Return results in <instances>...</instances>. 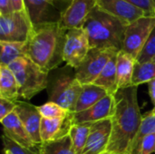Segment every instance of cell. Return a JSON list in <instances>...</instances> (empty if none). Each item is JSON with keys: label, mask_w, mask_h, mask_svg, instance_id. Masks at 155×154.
I'll list each match as a JSON object with an SVG mask.
<instances>
[{"label": "cell", "mask_w": 155, "mask_h": 154, "mask_svg": "<svg viewBox=\"0 0 155 154\" xmlns=\"http://www.w3.org/2000/svg\"><path fill=\"white\" fill-rule=\"evenodd\" d=\"M114 98L116 106L111 118L112 134L106 152L130 154L143 120L138 103V86L118 90Z\"/></svg>", "instance_id": "6da1fadb"}, {"label": "cell", "mask_w": 155, "mask_h": 154, "mask_svg": "<svg viewBox=\"0 0 155 154\" xmlns=\"http://www.w3.org/2000/svg\"><path fill=\"white\" fill-rule=\"evenodd\" d=\"M66 31L57 24L34 26L25 43V55L47 72L58 67L63 61V49Z\"/></svg>", "instance_id": "7a4b0ae2"}, {"label": "cell", "mask_w": 155, "mask_h": 154, "mask_svg": "<svg viewBox=\"0 0 155 154\" xmlns=\"http://www.w3.org/2000/svg\"><path fill=\"white\" fill-rule=\"evenodd\" d=\"M83 28L88 35L90 48L123 49L126 25L97 5L87 16Z\"/></svg>", "instance_id": "3957f363"}, {"label": "cell", "mask_w": 155, "mask_h": 154, "mask_svg": "<svg viewBox=\"0 0 155 154\" xmlns=\"http://www.w3.org/2000/svg\"><path fill=\"white\" fill-rule=\"evenodd\" d=\"M8 67L17 81L20 98L30 100L48 87L49 72L41 68L29 57L21 56Z\"/></svg>", "instance_id": "277c9868"}, {"label": "cell", "mask_w": 155, "mask_h": 154, "mask_svg": "<svg viewBox=\"0 0 155 154\" xmlns=\"http://www.w3.org/2000/svg\"><path fill=\"white\" fill-rule=\"evenodd\" d=\"M82 90L83 84L76 79L74 69L66 66L58 69L51 78L49 77L48 101L61 105L73 113Z\"/></svg>", "instance_id": "5b68a950"}, {"label": "cell", "mask_w": 155, "mask_h": 154, "mask_svg": "<svg viewBox=\"0 0 155 154\" xmlns=\"http://www.w3.org/2000/svg\"><path fill=\"white\" fill-rule=\"evenodd\" d=\"M119 53L112 48H91L81 64L74 69L76 79L84 85L94 84L107 63Z\"/></svg>", "instance_id": "8992f818"}, {"label": "cell", "mask_w": 155, "mask_h": 154, "mask_svg": "<svg viewBox=\"0 0 155 154\" xmlns=\"http://www.w3.org/2000/svg\"><path fill=\"white\" fill-rule=\"evenodd\" d=\"M34 30L26 12L0 15V41L26 43Z\"/></svg>", "instance_id": "52a82bcc"}, {"label": "cell", "mask_w": 155, "mask_h": 154, "mask_svg": "<svg viewBox=\"0 0 155 154\" xmlns=\"http://www.w3.org/2000/svg\"><path fill=\"white\" fill-rule=\"evenodd\" d=\"M154 28L155 16H143L127 25L122 50L137 58Z\"/></svg>", "instance_id": "ba28073f"}, {"label": "cell", "mask_w": 155, "mask_h": 154, "mask_svg": "<svg viewBox=\"0 0 155 154\" xmlns=\"http://www.w3.org/2000/svg\"><path fill=\"white\" fill-rule=\"evenodd\" d=\"M89 38L84 28L71 29L65 33L63 61L67 66L76 69L90 51Z\"/></svg>", "instance_id": "9c48e42d"}, {"label": "cell", "mask_w": 155, "mask_h": 154, "mask_svg": "<svg viewBox=\"0 0 155 154\" xmlns=\"http://www.w3.org/2000/svg\"><path fill=\"white\" fill-rule=\"evenodd\" d=\"M25 11L34 26L57 24L62 15V10L55 0H24Z\"/></svg>", "instance_id": "30bf717a"}, {"label": "cell", "mask_w": 155, "mask_h": 154, "mask_svg": "<svg viewBox=\"0 0 155 154\" xmlns=\"http://www.w3.org/2000/svg\"><path fill=\"white\" fill-rule=\"evenodd\" d=\"M96 6V0H74L62 13L58 22L64 31L83 28L87 16Z\"/></svg>", "instance_id": "8fae6325"}, {"label": "cell", "mask_w": 155, "mask_h": 154, "mask_svg": "<svg viewBox=\"0 0 155 154\" xmlns=\"http://www.w3.org/2000/svg\"><path fill=\"white\" fill-rule=\"evenodd\" d=\"M115 106L116 102L114 95L108 94L92 107L80 113H73V124L94 123L103 120L111 119L114 114Z\"/></svg>", "instance_id": "7c38bea8"}, {"label": "cell", "mask_w": 155, "mask_h": 154, "mask_svg": "<svg viewBox=\"0 0 155 154\" xmlns=\"http://www.w3.org/2000/svg\"><path fill=\"white\" fill-rule=\"evenodd\" d=\"M96 5L126 26L141 17L147 16L144 11L126 0H96Z\"/></svg>", "instance_id": "4fadbf2b"}, {"label": "cell", "mask_w": 155, "mask_h": 154, "mask_svg": "<svg viewBox=\"0 0 155 154\" xmlns=\"http://www.w3.org/2000/svg\"><path fill=\"white\" fill-rule=\"evenodd\" d=\"M112 134V120L106 119L93 123L82 154H104L106 152Z\"/></svg>", "instance_id": "5bb4252c"}, {"label": "cell", "mask_w": 155, "mask_h": 154, "mask_svg": "<svg viewBox=\"0 0 155 154\" xmlns=\"http://www.w3.org/2000/svg\"><path fill=\"white\" fill-rule=\"evenodd\" d=\"M16 107L15 112L18 115L20 121L25 127L27 133L31 136L34 143L37 145L42 144L40 128L42 115L38 107L25 102L16 101Z\"/></svg>", "instance_id": "9a60e30c"}, {"label": "cell", "mask_w": 155, "mask_h": 154, "mask_svg": "<svg viewBox=\"0 0 155 154\" xmlns=\"http://www.w3.org/2000/svg\"><path fill=\"white\" fill-rule=\"evenodd\" d=\"M1 123L3 125L4 135L17 144L25 148H36L41 146L34 143L15 112L4 118Z\"/></svg>", "instance_id": "2e32d148"}, {"label": "cell", "mask_w": 155, "mask_h": 154, "mask_svg": "<svg viewBox=\"0 0 155 154\" xmlns=\"http://www.w3.org/2000/svg\"><path fill=\"white\" fill-rule=\"evenodd\" d=\"M72 126V113L65 119L42 118L40 128L42 143L55 141L68 135Z\"/></svg>", "instance_id": "e0dca14e"}, {"label": "cell", "mask_w": 155, "mask_h": 154, "mask_svg": "<svg viewBox=\"0 0 155 154\" xmlns=\"http://www.w3.org/2000/svg\"><path fill=\"white\" fill-rule=\"evenodd\" d=\"M137 61L124 50L119 51L116 56V79L118 90L128 88L132 85L134 72Z\"/></svg>", "instance_id": "ac0fdd59"}, {"label": "cell", "mask_w": 155, "mask_h": 154, "mask_svg": "<svg viewBox=\"0 0 155 154\" xmlns=\"http://www.w3.org/2000/svg\"><path fill=\"white\" fill-rule=\"evenodd\" d=\"M108 94L109 93L105 89L94 84H84L74 113H80L92 107Z\"/></svg>", "instance_id": "d6986e66"}, {"label": "cell", "mask_w": 155, "mask_h": 154, "mask_svg": "<svg viewBox=\"0 0 155 154\" xmlns=\"http://www.w3.org/2000/svg\"><path fill=\"white\" fill-rule=\"evenodd\" d=\"M0 98L16 102L19 98L18 84L8 66L0 65Z\"/></svg>", "instance_id": "ffe728a7"}, {"label": "cell", "mask_w": 155, "mask_h": 154, "mask_svg": "<svg viewBox=\"0 0 155 154\" xmlns=\"http://www.w3.org/2000/svg\"><path fill=\"white\" fill-rule=\"evenodd\" d=\"M116 55H114L107 63L100 75L94 81V84L105 89L109 94L114 95L117 91V79H116Z\"/></svg>", "instance_id": "44dd1931"}, {"label": "cell", "mask_w": 155, "mask_h": 154, "mask_svg": "<svg viewBox=\"0 0 155 154\" xmlns=\"http://www.w3.org/2000/svg\"><path fill=\"white\" fill-rule=\"evenodd\" d=\"M153 133H155V114H152L149 112L143 115L142 123L132 144L130 154H141V148L143 139Z\"/></svg>", "instance_id": "7402d4cb"}, {"label": "cell", "mask_w": 155, "mask_h": 154, "mask_svg": "<svg viewBox=\"0 0 155 154\" xmlns=\"http://www.w3.org/2000/svg\"><path fill=\"white\" fill-rule=\"evenodd\" d=\"M0 65L8 66L17 58L25 55V43L0 41Z\"/></svg>", "instance_id": "603a6c76"}, {"label": "cell", "mask_w": 155, "mask_h": 154, "mask_svg": "<svg viewBox=\"0 0 155 154\" xmlns=\"http://www.w3.org/2000/svg\"><path fill=\"white\" fill-rule=\"evenodd\" d=\"M40 152L41 154H77L73 147L69 134L55 141L43 143Z\"/></svg>", "instance_id": "cb8c5ba5"}, {"label": "cell", "mask_w": 155, "mask_h": 154, "mask_svg": "<svg viewBox=\"0 0 155 154\" xmlns=\"http://www.w3.org/2000/svg\"><path fill=\"white\" fill-rule=\"evenodd\" d=\"M93 123L73 124L71 127L69 136L71 138L73 147L77 154H82L85 143L87 142Z\"/></svg>", "instance_id": "d4e9b609"}, {"label": "cell", "mask_w": 155, "mask_h": 154, "mask_svg": "<svg viewBox=\"0 0 155 154\" xmlns=\"http://www.w3.org/2000/svg\"><path fill=\"white\" fill-rule=\"evenodd\" d=\"M155 80V63L151 61L143 64L136 63L134 77H133V86H139L143 84H149Z\"/></svg>", "instance_id": "484cf974"}, {"label": "cell", "mask_w": 155, "mask_h": 154, "mask_svg": "<svg viewBox=\"0 0 155 154\" xmlns=\"http://www.w3.org/2000/svg\"><path fill=\"white\" fill-rule=\"evenodd\" d=\"M38 109L42 115V118L47 119H65L72 113L61 105L49 101L45 104L39 106Z\"/></svg>", "instance_id": "4316f807"}, {"label": "cell", "mask_w": 155, "mask_h": 154, "mask_svg": "<svg viewBox=\"0 0 155 154\" xmlns=\"http://www.w3.org/2000/svg\"><path fill=\"white\" fill-rule=\"evenodd\" d=\"M155 57V28L150 34L143 48L136 58L138 64L151 62Z\"/></svg>", "instance_id": "83f0119b"}, {"label": "cell", "mask_w": 155, "mask_h": 154, "mask_svg": "<svg viewBox=\"0 0 155 154\" xmlns=\"http://www.w3.org/2000/svg\"><path fill=\"white\" fill-rule=\"evenodd\" d=\"M2 138H3L4 150L9 152L11 154H41L40 152L41 146L36 148H25L13 142L5 135H3Z\"/></svg>", "instance_id": "f1b7e54d"}, {"label": "cell", "mask_w": 155, "mask_h": 154, "mask_svg": "<svg viewBox=\"0 0 155 154\" xmlns=\"http://www.w3.org/2000/svg\"><path fill=\"white\" fill-rule=\"evenodd\" d=\"M144 11L147 16H155V0H126Z\"/></svg>", "instance_id": "f546056e"}, {"label": "cell", "mask_w": 155, "mask_h": 154, "mask_svg": "<svg viewBox=\"0 0 155 154\" xmlns=\"http://www.w3.org/2000/svg\"><path fill=\"white\" fill-rule=\"evenodd\" d=\"M15 107H16L15 102H10L8 100L0 98V121H2L7 115L14 113Z\"/></svg>", "instance_id": "4dcf8cb0"}, {"label": "cell", "mask_w": 155, "mask_h": 154, "mask_svg": "<svg viewBox=\"0 0 155 154\" xmlns=\"http://www.w3.org/2000/svg\"><path fill=\"white\" fill-rule=\"evenodd\" d=\"M155 152V133L146 136L142 143L141 154H153Z\"/></svg>", "instance_id": "1f68e13d"}, {"label": "cell", "mask_w": 155, "mask_h": 154, "mask_svg": "<svg viewBox=\"0 0 155 154\" xmlns=\"http://www.w3.org/2000/svg\"><path fill=\"white\" fill-rule=\"evenodd\" d=\"M15 12L11 0H0V15H8Z\"/></svg>", "instance_id": "d6a6232c"}, {"label": "cell", "mask_w": 155, "mask_h": 154, "mask_svg": "<svg viewBox=\"0 0 155 154\" xmlns=\"http://www.w3.org/2000/svg\"><path fill=\"white\" fill-rule=\"evenodd\" d=\"M15 12H26L24 0H11Z\"/></svg>", "instance_id": "836d02e7"}, {"label": "cell", "mask_w": 155, "mask_h": 154, "mask_svg": "<svg viewBox=\"0 0 155 154\" xmlns=\"http://www.w3.org/2000/svg\"><path fill=\"white\" fill-rule=\"evenodd\" d=\"M148 89H149V95H150L151 101L155 107V80L148 84Z\"/></svg>", "instance_id": "e575fe53"}, {"label": "cell", "mask_w": 155, "mask_h": 154, "mask_svg": "<svg viewBox=\"0 0 155 154\" xmlns=\"http://www.w3.org/2000/svg\"><path fill=\"white\" fill-rule=\"evenodd\" d=\"M74 0H55L57 5L59 6V8L62 10V12L73 2Z\"/></svg>", "instance_id": "d590c367"}, {"label": "cell", "mask_w": 155, "mask_h": 154, "mask_svg": "<svg viewBox=\"0 0 155 154\" xmlns=\"http://www.w3.org/2000/svg\"><path fill=\"white\" fill-rule=\"evenodd\" d=\"M150 113H151L152 114H155V107H153V109L152 111H150Z\"/></svg>", "instance_id": "8d00e7d4"}, {"label": "cell", "mask_w": 155, "mask_h": 154, "mask_svg": "<svg viewBox=\"0 0 155 154\" xmlns=\"http://www.w3.org/2000/svg\"><path fill=\"white\" fill-rule=\"evenodd\" d=\"M5 154H11L9 152H7V151H5Z\"/></svg>", "instance_id": "74e56055"}, {"label": "cell", "mask_w": 155, "mask_h": 154, "mask_svg": "<svg viewBox=\"0 0 155 154\" xmlns=\"http://www.w3.org/2000/svg\"><path fill=\"white\" fill-rule=\"evenodd\" d=\"M152 61H153V62H154V63H155V57L153 58V60H152Z\"/></svg>", "instance_id": "f35d334b"}, {"label": "cell", "mask_w": 155, "mask_h": 154, "mask_svg": "<svg viewBox=\"0 0 155 154\" xmlns=\"http://www.w3.org/2000/svg\"><path fill=\"white\" fill-rule=\"evenodd\" d=\"M104 154H116V153H108V152H105Z\"/></svg>", "instance_id": "ab89813d"}, {"label": "cell", "mask_w": 155, "mask_h": 154, "mask_svg": "<svg viewBox=\"0 0 155 154\" xmlns=\"http://www.w3.org/2000/svg\"></svg>", "instance_id": "60d3db41"}]
</instances>
